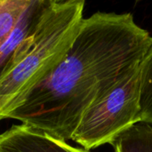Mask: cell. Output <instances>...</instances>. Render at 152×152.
<instances>
[{"mask_svg":"<svg viewBox=\"0 0 152 152\" xmlns=\"http://www.w3.org/2000/svg\"><path fill=\"white\" fill-rule=\"evenodd\" d=\"M84 0H49L31 36L0 77V121L61 63L84 20Z\"/></svg>","mask_w":152,"mask_h":152,"instance_id":"2","label":"cell"},{"mask_svg":"<svg viewBox=\"0 0 152 152\" xmlns=\"http://www.w3.org/2000/svg\"><path fill=\"white\" fill-rule=\"evenodd\" d=\"M151 40L130 12H97L84 18L61 63L4 119L71 140L85 112L141 62Z\"/></svg>","mask_w":152,"mask_h":152,"instance_id":"1","label":"cell"},{"mask_svg":"<svg viewBox=\"0 0 152 152\" xmlns=\"http://www.w3.org/2000/svg\"><path fill=\"white\" fill-rule=\"evenodd\" d=\"M115 152H152V125L140 122L112 143Z\"/></svg>","mask_w":152,"mask_h":152,"instance_id":"6","label":"cell"},{"mask_svg":"<svg viewBox=\"0 0 152 152\" xmlns=\"http://www.w3.org/2000/svg\"><path fill=\"white\" fill-rule=\"evenodd\" d=\"M0 152H90L69 145L25 125H14L0 134Z\"/></svg>","mask_w":152,"mask_h":152,"instance_id":"5","label":"cell"},{"mask_svg":"<svg viewBox=\"0 0 152 152\" xmlns=\"http://www.w3.org/2000/svg\"><path fill=\"white\" fill-rule=\"evenodd\" d=\"M139 65L127 71L85 112L72 136L73 142L86 151L112 145L121 134L142 122Z\"/></svg>","mask_w":152,"mask_h":152,"instance_id":"3","label":"cell"},{"mask_svg":"<svg viewBox=\"0 0 152 152\" xmlns=\"http://www.w3.org/2000/svg\"><path fill=\"white\" fill-rule=\"evenodd\" d=\"M142 122L152 125V37L139 65Z\"/></svg>","mask_w":152,"mask_h":152,"instance_id":"7","label":"cell"},{"mask_svg":"<svg viewBox=\"0 0 152 152\" xmlns=\"http://www.w3.org/2000/svg\"><path fill=\"white\" fill-rule=\"evenodd\" d=\"M49 0H0V77L35 30Z\"/></svg>","mask_w":152,"mask_h":152,"instance_id":"4","label":"cell"}]
</instances>
